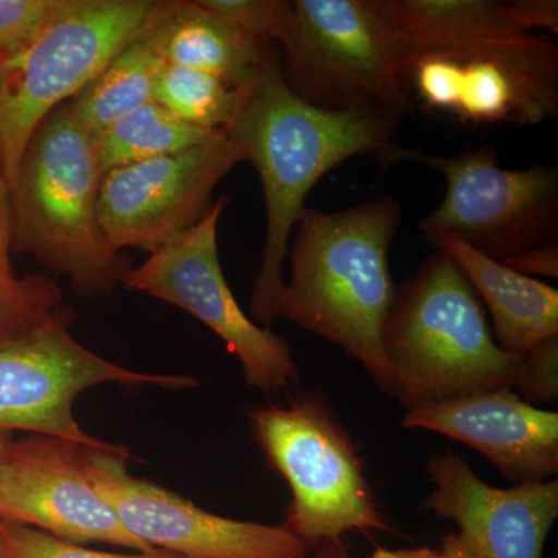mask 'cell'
<instances>
[{
  "label": "cell",
  "instance_id": "obj_25",
  "mask_svg": "<svg viewBox=\"0 0 558 558\" xmlns=\"http://www.w3.org/2000/svg\"><path fill=\"white\" fill-rule=\"evenodd\" d=\"M70 0H0V65L24 53Z\"/></svg>",
  "mask_w": 558,
  "mask_h": 558
},
{
  "label": "cell",
  "instance_id": "obj_27",
  "mask_svg": "<svg viewBox=\"0 0 558 558\" xmlns=\"http://www.w3.org/2000/svg\"><path fill=\"white\" fill-rule=\"evenodd\" d=\"M517 389L526 402H556L558 398V336L543 341L521 357Z\"/></svg>",
  "mask_w": 558,
  "mask_h": 558
},
{
  "label": "cell",
  "instance_id": "obj_10",
  "mask_svg": "<svg viewBox=\"0 0 558 558\" xmlns=\"http://www.w3.org/2000/svg\"><path fill=\"white\" fill-rule=\"evenodd\" d=\"M403 86L462 124L538 126L558 117V47L538 33L422 51L407 61Z\"/></svg>",
  "mask_w": 558,
  "mask_h": 558
},
{
  "label": "cell",
  "instance_id": "obj_22",
  "mask_svg": "<svg viewBox=\"0 0 558 558\" xmlns=\"http://www.w3.org/2000/svg\"><path fill=\"white\" fill-rule=\"evenodd\" d=\"M9 193L0 171V343L35 328L62 306V289L54 279L14 271Z\"/></svg>",
  "mask_w": 558,
  "mask_h": 558
},
{
  "label": "cell",
  "instance_id": "obj_2",
  "mask_svg": "<svg viewBox=\"0 0 558 558\" xmlns=\"http://www.w3.org/2000/svg\"><path fill=\"white\" fill-rule=\"evenodd\" d=\"M400 216L391 196L341 211L304 209L290 238V278L278 307L279 318L362 363L387 395H392V376L384 329L396 299L389 248Z\"/></svg>",
  "mask_w": 558,
  "mask_h": 558
},
{
  "label": "cell",
  "instance_id": "obj_3",
  "mask_svg": "<svg viewBox=\"0 0 558 558\" xmlns=\"http://www.w3.org/2000/svg\"><path fill=\"white\" fill-rule=\"evenodd\" d=\"M102 175L94 135L65 102L33 134L9 193L13 253L32 255L86 299L116 292L131 269L101 227Z\"/></svg>",
  "mask_w": 558,
  "mask_h": 558
},
{
  "label": "cell",
  "instance_id": "obj_21",
  "mask_svg": "<svg viewBox=\"0 0 558 558\" xmlns=\"http://www.w3.org/2000/svg\"><path fill=\"white\" fill-rule=\"evenodd\" d=\"M223 131L183 123L159 102L150 101L94 135L102 174L138 161L171 156L208 142Z\"/></svg>",
  "mask_w": 558,
  "mask_h": 558
},
{
  "label": "cell",
  "instance_id": "obj_19",
  "mask_svg": "<svg viewBox=\"0 0 558 558\" xmlns=\"http://www.w3.org/2000/svg\"><path fill=\"white\" fill-rule=\"evenodd\" d=\"M409 60L422 51L521 38L515 2L494 0H381Z\"/></svg>",
  "mask_w": 558,
  "mask_h": 558
},
{
  "label": "cell",
  "instance_id": "obj_11",
  "mask_svg": "<svg viewBox=\"0 0 558 558\" xmlns=\"http://www.w3.org/2000/svg\"><path fill=\"white\" fill-rule=\"evenodd\" d=\"M227 205L220 196L196 227L131 267L123 286L199 319L238 359L250 387L274 395L299 384L300 368L288 341L256 325L223 277L218 229Z\"/></svg>",
  "mask_w": 558,
  "mask_h": 558
},
{
  "label": "cell",
  "instance_id": "obj_8",
  "mask_svg": "<svg viewBox=\"0 0 558 558\" xmlns=\"http://www.w3.org/2000/svg\"><path fill=\"white\" fill-rule=\"evenodd\" d=\"M75 312L61 306L46 322L0 343V428L50 436L81 447L130 451L89 435L76 421L73 405L98 385L191 389L189 374L140 373L117 365L81 344L70 332Z\"/></svg>",
  "mask_w": 558,
  "mask_h": 558
},
{
  "label": "cell",
  "instance_id": "obj_1",
  "mask_svg": "<svg viewBox=\"0 0 558 558\" xmlns=\"http://www.w3.org/2000/svg\"><path fill=\"white\" fill-rule=\"evenodd\" d=\"M398 120L374 106L330 110L299 97L282 75L281 57L242 86V101L227 135L258 172L266 207V236L250 310L264 325L278 319L290 238L319 180L344 161L373 156L395 165Z\"/></svg>",
  "mask_w": 558,
  "mask_h": 558
},
{
  "label": "cell",
  "instance_id": "obj_24",
  "mask_svg": "<svg viewBox=\"0 0 558 558\" xmlns=\"http://www.w3.org/2000/svg\"><path fill=\"white\" fill-rule=\"evenodd\" d=\"M0 548L7 558H183L160 549L119 554L84 548L40 529L3 519H0Z\"/></svg>",
  "mask_w": 558,
  "mask_h": 558
},
{
  "label": "cell",
  "instance_id": "obj_23",
  "mask_svg": "<svg viewBox=\"0 0 558 558\" xmlns=\"http://www.w3.org/2000/svg\"><path fill=\"white\" fill-rule=\"evenodd\" d=\"M154 101L191 126L226 132L240 110L242 87L199 70L165 64Z\"/></svg>",
  "mask_w": 558,
  "mask_h": 558
},
{
  "label": "cell",
  "instance_id": "obj_4",
  "mask_svg": "<svg viewBox=\"0 0 558 558\" xmlns=\"http://www.w3.org/2000/svg\"><path fill=\"white\" fill-rule=\"evenodd\" d=\"M392 395L407 410L515 389L521 357L499 347L454 260L436 250L396 289L384 329Z\"/></svg>",
  "mask_w": 558,
  "mask_h": 558
},
{
  "label": "cell",
  "instance_id": "obj_17",
  "mask_svg": "<svg viewBox=\"0 0 558 558\" xmlns=\"http://www.w3.org/2000/svg\"><path fill=\"white\" fill-rule=\"evenodd\" d=\"M427 244L449 255L490 312L492 332L499 347L523 357L558 336V290L526 277L470 248L451 234L428 238Z\"/></svg>",
  "mask_w": 558,
  "mask_h": 558
},
{
  "label": "cell",
  "instance_id": "obj_33",
  "mask_svg": "<svg viewBox=\"0 0 558 558\" xmlns=\"http://www.w3.org/2000/svg\"><path fill=\"white\" fill-rule=\"evenodd\" d=\"M0 558H7V557H5V554H3L2 548H0Z\"/></svg>",
  "mask_w": 558,
  "mask_h": 558
},
{
  "label": "cell",
  "instance_id": "obj_20",
  "mask_svg": "<svg viewBox=\"0 0 558 558\" xmlns=\"http://www.w3.org/2000/svg\"><path fill=\"white\" fill-rule=\"evenodd\" d=\"M159 24L132 40L90 86L68 102L92 135L154 101L157 80L167 64L161 57Z\"/></svg>",
  "mask_w": 558,
  "mask_h": 558
},
{
  "label": "cell",
  "instance_id": "obj_14",
  "mask_svg": "<svg viewBox=\"0 0 558 558\" xmlns=\"http://www.w3.org/2000/svg\"><path fill=\"white\" fill-rule=\"evenodd\" d=\"M0 519L16 521L73 543L146 548L121 524L92 486L81 446L32 435L13 440L0 464Z\"/></svg>",
  "mask_w": 558,
  "mask_h": 558
},
{
  "label": "cell",
  "instance_id": "obj_12",
  "mask_svg": "<svg viewBox=\"0 0 558 558\" xmlns=\"http://www.w3.org/2000/svg\"><path fill=\"white\" fill-rule=\"evenodd\" d=\"M81 459L121 524L146 548L183 558H307L311 549L286 524L215 515L174 492L131 475V451L81 447Z\"/></svg>",
  "mask_w": 558,
  "mask_h": 558
},
{
  "label": "cell",
  "instance_id": "obj_6",
  "mask_svg": "<svg viewBox=\"0 0 558 558\" xmlns=\"http://www.w3.org/2000/svg\"><path fill=\"white\" fill-rule=\"evenodd\" d=\"M248 418L264 457L292 492L284 524L307 548L354 532L391 531L363 459L325 400L306 395L255 407Z\"/></svg>",
  "mask_w": 558,
  "mask_h": 558
},
{
  "label": "cell",
  "instance_id": "obj_9",
  "mask_svg": "<svg viewBox=\"0 0 558 558\" xmlns=\"http://www.w3.org/2000/svg\"><path fill=\"white\" fill-rule=\"evenodd\" d=\"M418 161L446 178L442 202L418 223L425 240L447 233L505 263L558 238V170L532 165L508 170L494 146L457 156L400 148L395 163Z\"/></svg>",
  "mask_w": 558,
  "mask_h": 558
},
{
  "label": "cell",
  "instance_id": "obj_30",
  "mask_svg": "<svg viewBox=\"0 0 558 558\" xmlns=\"http://www.w3.org/2000/svg\"><path fill=\"white\" fill-rule=\"evenodd\" d=\"M368 558H439V553L429 548L392 550L377 546Z\"/></svg>",
  "mask_w": 558,
  "mask_h": 558
},
{
  "label": "cell",
  "instance_id": "obj_28",
  "mask_svg": "<svg viewBox=\"0 0 558 558\" xmlns=\"http://www.w3.org/2000/svg\"><path fill=\"white\" fill-rule=\"evenodd\" d=\"M506 266L510 269L519 271L526 277L558 278V244L542 245L526 250L520 255L513 256L505 260Z\"/></svg>",
  "mask_w": 558,
  "mask_h": 558
},
{
  "label": "cell",
  "instance_id": "obj_31",
  "mask_svg": "<svg viewBox=\"0 0 558 558\" xmlns=\"http://www.w3.org/2000/svg\"><path fill=\"white\" fill-rule=\"evenodd\" d=\"M311 558H352L349 556L347 548H344L343 543L333 542L326 543V545L319 546L317 553L314 554V557Z\"/></svg>",
  "mask_w": 558,
  "mask_h": 558
},
{
  "label": "cell",
  "instance_id": "obj_15",
  "mask_svg": "<svg viewBox=\"0 0 558 558\" xmlns=\"http://www.w3.org/2000/svg\"><path fill=\"white\" fill-rule=\"evenodd\" d=\"M427 473L433 484L428 509L457 524L476 558H543L558 519L557 480L488 486L451 451L432 454Z\"/></svg>",
  "mask_w": 558,
  "mask_h": 558
},
{
  "label": "cell",
  "instance_id": "obj_16",
  "mask_svg": "<svg viewBox=\"0 0 558 558\" xmlns=\"http://www.w3.org/2000/svg\"><path fill=\"white\" fill-rule=\"evenodd\" d=\"M402 427L465 444L517 484L556 480L558 473V413L532 405L515 389L407 410Z\"/></svg>",
  "mask_w": 558,
  "mask_h": 558
},
{
  "label": "cell",
  "instance_id": "obj_29",
  "mask_svg": "<svg viewBox=\"0 0 558 558\" xmlns=\"http://www.w3.org/2000/svg\"><path fill=\"white\" fill-rule=\"evenodd\" d=\"M439 558H476L475 554L459 537L458 532H450L442 538V545L438 549Z\"/></svg>",
  "mask_w": 558,
  "mask_h": 558
},
{
  "label": "cell",
  "instance_id": "obj_26",
  "mask_svg": "<svg viewBox=\"0 0 558 558\" xmlns=\"http://www.w3.org/2000/svg\"><path fill=\"white\" fill-rule=\"evenodd\" d=\"M202 5L256 38L281 44L288 35L292 2L288 0H199Z\"/></svg>",
  "mask_w": 558,
  "mask_h": 558
},
{
  "label": "cell",
  "instance_id": "obj_5",
  "mask_svg": "<svg viewBox=\"0 0 558 558\" xmlns=\"http://www.w3.org/2000/svg\"><path fill=\"white\" fill-rule=\"evenodd\" d=\"M175 0H70L24 53L0 65V171L13 183L40 123L178 7Z\"/></svg>",
  "mask_w": 558,
  "mask_h": 558
},
{
  "label": "cell",
  "instance_id": "obj_13",
  "mask_svg": "<svg viewBox=\"0 0 558 558\" xmlns=\"http://www.w3.org/2000/svg\"><path fill=\"white\" fill-rule=\"evenodd\" d=\"M242 157L227 132L194 148L116 168L102 175L98 213L119 252L156 253L196 227L213 191Z\"/></svg>",
  "mask_w": 558,
  "mask_h": 558
},
{
  "label": "cell",
  "instance_id": "obj_7",
  "mask_svg": "<svg viewBox=\"0 0 558 558\" xmlns=\"http://www.w3.org/2000/svg\"><path fill=\"white\" fill-rule=\"evenodd\" d=\"M286 83L317 108L411 110L403 86L409 49L381 0H293L279 44Z\"/></svg>",
  "mask_w": 558,
  "mask_h": 558
},
{
  "label": "cell",
  "instance_id": "obj_32",
  "mask_svg": "<svg viewBox=\"0 0 558 558\" xmlns=\"http://www.w3.org/2000/svg\"><path fill=\"white\" fill-rule=\"evenodd\" d=\"M13 440V433L9 432V429L0 428V464H2L5 454L9 453Z\"/></svg>",
  "mask_w": 558,
  "mask_h": 558
},
{
  "label": "cell",
  "instance_id": "obj_18",
  "mask_svg": "<svg viewBox=\"0 0 558 558\" xmlns=\"http://www.w3.org/2000/svg\"><path fill=\"white\" fill-rule=\"evenodd\" d=\"M159 33L167 64L199 70L233 87L245 86L275 50L269 40L242 31L199 0H179L160 21Z\"/></svg>",
  "mask_w": 558,
  "mask_h": 558
}]
</instances>
